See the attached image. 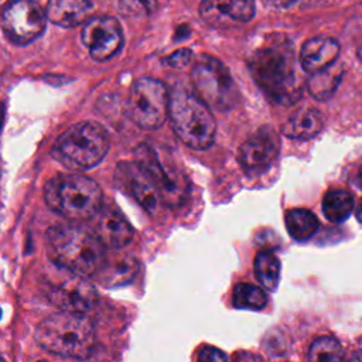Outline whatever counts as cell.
Wrapping results in <instances>:
<instances>
[{
	"mask_svg": "<svg viewBox=\"0 0 362 362\" xmlns=\"http://www.w3.org/2000/svg\"><path fill=\"white\" fill-rule=\"evenodd\" d=\"M45 242L55 264L83 277H93L106 259V247L95 230L81 223L51 226Z\"/></svg>",
	"mask_w": 362,
	"mask_h": 362,
	"instance_id": "obj_1",
	"label": "cell"
},
{
	"mask_svg": "<svg viewBox=\"0 0 362 362\" xmlns=\"http://www.w3.org/2000/svg\"><path fill=\"white\" fill-rule=\"evenodd\" d=\"M249 69L257 86L274 103L291 105L300 98L293 47L287 40H273L256 49L249 59Z\"/></svg>",
	"mask_w": 362,
	"mask_h": 362,
	"instance_id": "obj_2",
	"label": "cell"
},
{
	"mask_svg": "<svg viewBox=\"0 0 362 362\" xmlns=\"http://www.w3.org/2000/svg\"><path fill=\"white\" fill-rule=\"evenodd\" d=\"M35 339L49 354L64 358H86L95 345V325L85 313L61 310L38 324Z\"/></svg>",
	"mask_w": 362,
	"mask_h": 362,
	"instance_id": "obj_3",
	"label": "cell"
},
{
	"mask_svg": "<svg viewBox=\"0 0 362 362\" xmlns=\"http://www.w3.org/2000/svg\"><path fill=\"white\" fill-rule=\"evenodd\" d=\"M168 116L175 136L194 150L208 148L216 133V122L209 106L185 86H175L170 93Z\"/></svg>",
	"mask_w": 362,
	"mask_h": 362,
	"instance_id": "obj_4",
	"label": "cell"
},
{
	"mask_svg": "<svg viewBox=\"0 0 362 362\" xmlns=\"http://www.w3.org/2000/svg\"><path fill=\"white\" fill-rule=\"evenodd\" d=\"M47 205L69 219H92L102 208L100 187L82 174H58L44 188Z\"/></svg>",
	"mask_w": 362,
	"mask_h": 362,
	"instance_id": "obj_5",
	"label": "cell"
},
{
	"mask_svg": "<svg viewBox=\"0 0 362 362\" xmlns=\"http://www.w3.org/2000/svg\"><path fill=\"white\" fill-rule=\"evenodd\" d=\"M109 150L106 129L92 120L68 127L52 146V156L69 170H86L99 164Z\"/></svg>",
	"mask_w": 362,
	"mask_h": 362,
	"instance_id": "obj_6",
	"label": "cell"
},
{
	"mask_svg": "<svg viewBox=\"0 0 362 362\" xmlns=\"http://www.w3.org/2000/svg\"><path fill=\"white\" fill-rule=\"evenodd\" d=\"M195 93L216 110H229L238 102V88L228 68L215 57L199 55L191 69Z\"/></svg>",
	"mask_w": 362,
	"mask_h": 362,
	"instance_id": "obj_7",
	"label": "cell"
},
{
	"mask_svg": "<svg viewBox=\"0 0 362 362\" xmlns=\"http://www.w3.org/2000/svg\"><path fill=\"white\" fill-rule=\"evenodd\" d=\"M168 107L170 93L161 81L140 78L132 85L127 112L130 119L141 129H158L168 116Z\"/></svg>",
	"mask_w": 362,
	"mask_h": 362,
	"instance_id": "obj_8",
	"label": "cell"
},
{
	"mask_svg": "<svg viewBox=\"0 0 362 362\" xmlns=\"http://www.w3.org/2000/svg\"><path fill=\"white\" fill-rule=\"evenodd\" d=\"M134 161L140 170L153 181L160 197L167 205H180L188 194L187 180L163 164L160 156L148 144H140L134 150Z\"/></svg>",
	"mask_w": 362,
	"mask_h": 362,
	"instance_id": "obj_9",
	"label": "cell"
},
{
	"mask_svg": "<svg viewBox=\"0 0 362 362\" xmlns=\"http://www.w3.org/2000/svg\"><path fill=\"white\" fill-rule=\"evenodd\" d=\"M47 13L34 0H14L1 14L4 35L17 45H25L40 37L47 24Z\"/></svg>",
	"mask_w": 362,
	"mask_h": 362,
	"instance_id": "obj_10",
	"label": "cell"
},
{
	"mask_svg": "<svg viewBox=\"0 0 362 362\" xmlns=\"http://www.w3.org/2000/svg\"><path fill=\"white\" fill-rule=\"evenodd\" d=\"M82 42L95 61H106L117 54L123 45L122 27L115 17H93L82 28Z\"/></svg>",
	"mask_w": 362,
	"mask_h": 362,
	"instance_id": "obj_11",
	"label": "cell"
},
{
	"mask_svg": "<svg viewBox=\"0 0 362 362\" xmlns=\"http://www.w3.org/2000/svg\"><path fill=\"white\" fill-rule=\"evenodd\" d=\"M48 300L62 311L86 313L98 303V291L86 277L72 273L59 283L51 286Z\"/></svg>",
	"mask_w": 362,
	"mask_h": 362,
	"instance_id": "obj_12",
	"label": "cell"
},
{
	"mask_svg": "<svg viewBox=\"0 0 362 362\" xmlns=\"http://www.w3.org/2000/svg\"><path fill=\"white\" fill-rule=\"evenodd\" d=\"M279 137L267 126L250 136L238 151V160L245 173L255 175L266 171L279 154Z\"/></svg>",
	"mask_w": 362,
	"mask_h": 362,
	"instance_id": "obj_13",
	"label": "cell"
},
{
	"mask_svg": "<svg viewBox=\"0 0 362 362\" xmlns=\"http://www.w3.org/2000/svg\"><path fill=\"white\" fill-rule=\"evenodd\" d=\"M256 6L253 0H202L199 14L214 27H229L247 23L253 18Z\"/></svg>",
	"mask_w": 362,
	"mask_h": 362,
	"instance_id": "obj_14",
	"label": "cell"
},
{
	"mask_svg": "<svg viewBox=\"0 0 362 362\" xmlns=\"http://www.w3.org/2000/svg\"><path fill=\"white\" fill-rule=\"evenodd\" d=\"M116 182L132 195L146 211L156 209L158 202V191L153 181L134 163H120L116 167Z\"/></svg>",
	"mask_w": 362,
	"mask_h": 362,
	"instance_id": "obj_15",
	"label": "cell"
},
{
	"mask_svg": "<svg viewBox=\"0 0 362 362\" xmlns=\"http://www.w3.org/2000/svg\"><path fill=\"white\" fill-rule=\"evenodd\" d=\"M92 228L106 249H122L133 239V229L126 218L115 208L102 206L92 218Z\"/></svg>",
	"mask_w": 362,
	"mask_h": 362,
	"instance_id": "obj_16",
	"label": "cell"
},
{
	"mask_svg": "<svg viewBox=\"0 0 362 362\" xmlns=\"http://www.w3.org/2000/svg\"><path fill=\"white\" fill-rule=\"evenodd\" d=\"M339 51L341 45L335 38L327 35L313 37L301 47L300 64L304 71L314 74L334 65Z\"/></svg>",
	"mask_w": 362,
	"mask_h": 362,
	"instance_id": "obj_17",
	"label": "cell"
},
{
	"mask_svg": "<svg viewBox=\"0 0 362 362\" xmlns=\"http://www.w3.org/2000/svg\"><path fill=\"white\" fill-rule=\"evenodd\" d=\"M139 262L127 255H106V259L98 273L93 276L105 287H117L130 283L137 272Z\"/></svg>",
	"mask_w": 362,
	"mask_h": 362,
	"instance_id": "obj_18",
	"label": "cell"
},
{
	"mask_svg": "<svg viewBox=\"0 0 362 362\" xmlns=\"http://www.w3.org/2000/svg\"><path fill=\"white\" fill-rule=\"evenodd\" d=\"M92 11L89 0H48L47 18L65 28L82 24Z\"/></svg>",
	"mask_w": 362,
	"mask_h": 362,
	"instance_id": "obj_19",
	"label": "cell"
},
{
	"mask_svg": "<svg viewBox=\"0 0 362 362\" xmlns=\"http://www.w3.org/2000/svg\"><path fill=\"white\" fill-rule=\"evenodd\" d=\"M324 126V119L320 110L303 107L297 110L283 126V133L290 139H311L317 136Z\"/></svg>",
	"mask_w": 362,
	"mask_h": 362,
	"instance_id": "obj_20",
	"label": "cell"
},
{
	"mask_svg": "<svg viewBox=\"0 0 362 362\" xmlns=\"http://www.w3.org/2000/svg\"><path fill=\"white\" fill-rule=\"evenodd\" d=\"M286 229L288 235L296 240H308L318 229V218L305 208H293L286 212L284 216Z\"/></svg>",
	"mask_w": 362,
	"mask_h": 362,
	"instance_id": "obj_21",
	"label": "cell"
},
{
	"mask_svg": "<svg viewBox=\"0 0 362 362\" xmlns=\"http://www.w3.org/2000/svg\"><path fill=\"white\" fill-rule=\"evenodd\" d=\"M322 212L334 223L346 221L354 209V197L345 189H329L322 198Z\"/></svg>",
	"mask_w": 362,
	"mask_h": 362,
	"instance_id": "obj_22",
	"label": "cell"
},
{
	"mask_svg": "<svg viewBox=\"0 0 362 362\" xmlns=\"http://www.w3.org/2000/svg\"><path fill=\"white\" fill-rule=\"evenodd\" d=\"M255 276L257 281L267 290H274L280 280V262L272 252L263 250L255 259Z\"/></svg>",
	"mask_w": 362,
	"mask_h": 362,
	"instance_id": "obj_23",
	"label": "cell"
},
{
	"mask_svg": "<svg viewBox=\"0 0 362 362\" xmlns=\"http://www.w3.org/2000/svg\"><path fill=\"white\" fill-rule=\"evenodd\" d=\"M232 301L236 308L259 311L267 305L269 297L260 286L252 283H239L233 288Z\"/></svg>",
	"mask_w": 362,
	"mask_h": 362,
	"instance_id": "obj_24",
	"label": "cell"
},
{
	"mask_svg": "<svg viewBox=\"0 0 362 362\" xmlns=\"http://www.w3.org/2000/svg\"><path fill=\"white\" fill-rule=\"evenodd\" d=\"M331 66H328L322 71L314 72L311 75V78L308 79L307 89L314 99L324 100V99L329 98L335 92L338 83L341 82L342 74L339 71H334Z\"/></svg>",
	"mask_w": 362,
	"mask_h": 362,
	"instance_id": "obj_25",
	"label": "cell"
},
{
	"mask_svg": "<svg viewBox=\"0 0 362 362\" xmlns=\"http://www.w3.org/2000/svg\"><path fill=\"white\" fill-rule=\"evenodd\" d=\"M308 359L313 362H339L345 359V351L335 338L318 337L310 346Z\"/></svg>",
	"mask_w": 362,
	"mask_h": 362,
	"instance_id": "obj_26",
	"label": "cell"
},
{
	"mask_svg": "<svg viewBox=\"0 0 362 362\" xmlns=\"http://www.w3.org/2000/svg\"><path fill=\"white\" fill-rule=\"evenodd\" d=\"M156 0H119V10L127 17H144L156 11Z\"/></svg>",
	"mask_w": 362,
	"mask_h": 362,
	"instance_id": "obj_27",
	"label": "cell"
},
{
	"mask_svg": "<svg viewBox=\"0 0 362 362\" xmlns=\"http://www.w3.org/2000/svg\"><path fill=\"white\" fill-rule=\"evenodd\" d=\"M192 59V52L191 49L188 48H180L177 51H174L173 54H170L168 57H165L164 62L167 65H170L171 68H177V69H181V68H185Z\"/></svg>",
	"mask_w": 362,
	"mask_h": 362,
	"instance_id": "obj_28",
	"label": "cell"
},
{
	"mask_svg": "<svg viewBox=\"0 0 362 362\" xmlns=\"http://www.w3.org/2000/svg\"><path fill=\"white\" fill-rule=\"evenodd\" d=\"M201 362H221L228 361V355L215 346H205L198 355Z\"/></svg>",
	"mask_w": 362,
	"mask_h": 362,
	"instance_id": "obj_29",
	"label": "cell"
},
{
	"mask_svg": "<svg viewBox=\"0 0 362 362\" xmlns=\"http://www.w3.org/2000/svg\"><path fill=\"white\" fill-rule=\"evenodd\" d=\"M354 180H355V184H356L359 188H362V165L358 168V171H356Z\"/></svg>",
	"mask_w": 362,
	"mask_h": 362,
	"instance_id": "obj_30",
	"label": "cell"
},
{
	"mask_svg": "<svg viewBox=\"0 0 362 362\" xmlns=\"http://www.w3.org/2000/svg\"><path fill=\"white\" fill-rule=\"evenodd\" d=\"M355 216H356L358 222H359V223H362V199L359 201V204H358V206H356V211H355Z\"/></svg>",
	"mask_w": 362,
	"mask_h": 362,
	"instance_id": "obj_31",
	"label": "cell"
},
{
	"mask_svg": "<svg viewBox=\"0 0 362 362\" xmlns=\"http://www.w3.org/2000/svg\"><path fill=\"white\" fill-rule=\"evenodd\" d=\"M3 122H4V103L0 102V130H1Z\"/></svg>",
	"mask_w": 362,
	"mask_h": 362,
	"instance_id": "obj_32",
	"label": "cell"
},
{
	"mask_svg": "<svg viewBox=\"0 0 362 362\" xmlns=\"http://www.w3.org/2000/svg\"><path fill=\"white\" fill-rule=\"evenodd\" d=\"M351 359H354V361H362V351H356V352L351 356Z\"/></svg>",
	"mask_w": 362,
	"mask_h": 362,
	"instance_id": "obj_33",
	"label": "cell"
},
{
	"mask_svg": "<svg viewBox=\"0 0 362 362\" xmlns=\"http://www.w3.org/2000/svg\"><path fill=\"white\" fill-rule=\"evenodd\" d=\"M293 1H296V0H273V3H276V4H283V6H287V4L293 3Z\"/></svg>",
	"mask_w": 362,
	"mask_h": 362,
	"instance_id": "obj_34",
	"label": "cell"
},
{
	"mask_svg": "<svg viewBox=\"0 0 362 362\" xmlns=\"http://www.w3.org/2000/svg\"><path fill=\"white\" fill-rule=\"evenodd\" d=\"M356 54H358V58L362 61V44L358 47V51H356Z\"/></svg>",
	"mask_w": 362,
	"mask_h": 362,
	"instance_id": "obj_35",
	"label": "cell"
},
{
	"mask_svg": "<svg viewBox=\"0 0 362 362\" xmlns=\"http://www.w3.org/2000/svg\"><path fill=\"white\" fill-rule=\"evenodd\" d=\"M0 314H1V311H0Z\"/></svg>",
	"mask_w": 362,
	"mask_h": 362,
	"instance_id": "obj_36",
	"label": "cell"
}]
</instances>
